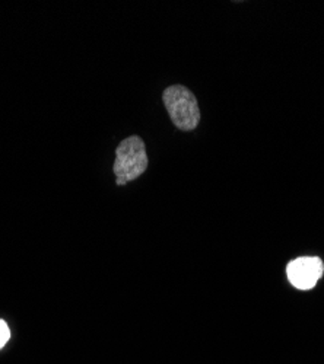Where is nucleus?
Wrapping results in <instances>:
<instances>
[{
	"label": "nucleus",
	"instance_id": "1",
	"mask_svg": "<svg viewBox=\"0 0 324 364\" xmlns=\"http://www.w3.org/2000/svg\"><path fill=\"white\" fill-rule=\"evenodd\" d=\"M165 108L170 119L177 128L183 131H191L198 127L200 121V109L196 96L183 85H174L165 89L164 95Z\"/></svg>",
	"mask_w": 324,
	"mask_h": 364
},
{
	"label": "nucleus",
	"instance_id": "2",
	"mask_svg": "<svg viewBox=\"0 0 324 364\" xmlns=\"http://www.w3.org/2000/svg\"><path fill=\"white\" fill-rule=\"evenodd\" d=\"M148 168L147 147L140 137L132 136L124 139L116 151L115 174L117 185H124L127 182L138 179Z\"/></svg>",
	"mask_w": 324,
	"mask_h": 364
},
{
	"label": "nucleus",
	"instance_id": "3",
	"mask_svg": "<svg viewBox=\"0 0 324 364\" xmlns=\"http://www.w3.org/2000/svg\"><path fill=\"white\" fill-rule=\"evenodd\" d=\"M324 266L317 257H301L290 261L286 267L290 285L300 290H311L323 277Z\"/></svg>",
	"mask_w": 324,
	"mask_h": 364
},
{
	"label": "nucleus",
	"instance_id": "4",
	"mask_svg": "<svg viewBox=\"0 0 324 364\" xmlns=\"http://www.w3.org/2000/svg\"><path fill=\"white\" fill-rule=\"evenodd\" d=\"M9 338H10L9 326L5 321L0 319V349H3L5 344L9 341Z\"/></svg>",
	"mask_w": 324,
	"mask_h": 364
}]
</instances>
